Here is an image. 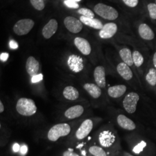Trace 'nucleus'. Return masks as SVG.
Returning <instances> with one entry per match:
<instances>
[{
	"label": "nucleus",
	"mask_w": 156,
	"mask_h": 156,
	"mask_svg": "<svg viewBox=\"0 0 156 156\" xmlns=\"http://www.w3.org/2000/svg\"><path fill=\"white\" fill-rule=\"evenodd\" d=\"M16 109L20 115L24 116H32L37 110L35 102L27 98H21L17 101Z\"/></svg>",
	"instance_id": "nucleus-1"
},
{
	"label": "nucleus",
	"mask_w": 156,
	"mask_h": 156,
	"mask_svg": "<svg viewBox=\"0 0 156 156\" xmlns=\"http://www.w3.org/2000/svg\"><path fill=\"white\" fill-rule=\"evenodd\" d=\"M71 127L66 123H60L55 125L50 128L48 133V140L55 142L60 137L66 136L70 133Z\"/></svg>",
	"instance_id": "nucleus-2"
},
{
	"label": "nucleus",
	"mask_w": 156,
	"mask_h": 156,
	"mask_svg": "<svg viewBox=\"0 0 156 156\" xmlns=\"http://www.w3.org/2000/svg\"><path fill=\"white\" fill-rule=\"evenodd\" d=\"M94 10L95 13L106 20H115L119 17V13L115 8L102 3L97 4Z\"/></svg>",
	"instance_id": "nucleus-3"
},
{
	"label": "nucleus",
	"mask_w": 156,
	"mask_h": 156,
	"mask_svg": "<svg viewBox=\"0 0 156 156\" xmlns=\"http://www.w3.org/2000/svg\"><path fill=\"white\" fill-rule=\"evenodd\" d=\"M140 100V95L137 93L131 92L126 95L123 101V107L126 111L129 114L135 113Z\"/></svg>",
	"instance_id": "nucleus-4"
},
{
	"label": "nucleus",
	"mask_w": 156,
	"mask_h": 156,
	"mask_svg": "<svg viewBox=\"0 0 156 156\" xmlns=\"http://www.w3.org/2000/svg\"><path fill=\"white\" fill-rule=\"evenodd\" d=\"M35 23L30 19H24L19 20L13 27V31L18 35H24L30 32L33 28Z\"/></svg>",
	"instance_id": "nucleus-5"
},
{
	"label": "nucleus",
	"mask_w": 156,
	"mask_h": 156,
	"mask_svg": "<svg viewBox=\"0 0 156 156\" xmlns=\"http://www.w3.org/2000/svg\"><path fill=\"white\" fill-rule=\"evenodd\" d=\"M64 23L67 30L73 33H79L83 28L82 22L74 17H66L64 20Z\"/></svg>",
	"instance_id": "nucleus-6"
},
{
	"label": "nucleus",
	"mask_w": 156,
	"mask_h": 156,
	"mask_svg": "<svg viewBox=\"0 0 156 156\" xmlns=\"http://www.w3.org/2000/svg\"><path fill=\"white\" fill-rule=\"evenodd\" d=\"M98 140L102 147L108 148L114 144L116 140V136L111 131L104 130L99 135Z\"/></svg>",
	"instance_id": "nucleus-7"
},
{
	"label": "nucleus",
	"mask_w": 156,
	"mask_h": 156,
	"mask_svg": "<svg viewBox=\"0 0 156 156\" xmlns=\"http://www.w3.org/2000/svg\"><path fill=\"white\" fill-rule=\"evenodd\" d=\"M93 128V123L91 120L86 119L81 124L78 130L76 131L75 135L79 140L85 138L90 133Z\"/></svg>",
	"instance_id": "nucleus-8"
},
{
	"label": "nucleus",
	"mask_w": 156,
	"mask_h": 156,
	"mask_svg": "<svg viewBox=\"0 0 156 156\" xmlns=\"http://www.w3.org/2000/svg\"><path fill=\"white\" fill-rule=\"evenodd\" d=\"M67 64L69 69L74 73H79L83 69V59L80 56L75 55H72L68 57Z\"/></svg>",
	"instance_id": "nucleus-9"
},
{
	"label": "nucleus",
	"mask_w": 156,
	"mask_h": 156,
	"mask_svg": "<svg viewBox=\"0 0 156 156\" xmlns=\"http://www.w3.org/2000/svg\"><path fill=\"white\" fill-rule=\"evenodd\" d=\"M117 31V24L114 23H108L104 25L100 30L99 35L102 39H109L112 38Z\"/></svg>",
	"instance_id": "nucleus-10"
},
{
	"label": "nucleus",
	"mask_w": 156,
	"mask_h": 156,
	"mask_svg": "<svg viewBox=\"0 0 156 156\" xmlns=\"http://www.w3.org/2000/svg\"><path fill=\"white\" fill-rule=\"evenodd\" d=\"M138 30L140 37L145 41H152L155 38V34L153 30L146 23H140Z\"/></svg>",
	"instance_id": "nucleus-11"
},
{
	"label": "nucleus",
	"mask_w": 156,
	"mask_h": 156,
	"mask_svg": "<svg viewBox=\"0 0 156 156\" xmlns=\"http://www.w3.org/2000/svg\"><path fill=\"white\" fill-rule=\"evenodd\" d=\"M94 78L96 84L100 87L104 88L106 86L105 70L104 67L98 66L95 68Z\"/></svg>",
	"instance_id": "nucleus-12"
},
{
	"label": "nucleus",
	"mask_w": 156,
	"mask_h": 156,
	"mask_svg": "<svg viewBox=\"0 0 156 156\" xmlns=\"http://www.w3.org/2000/svg\"><path fill=\"white\" fill-rule=\"evenodd\" d=\"M117 122L121 128L128 131H133L136 128L134 121L124 115H119L117 117Z\"/></svg>",
	"instance_id": "nucleus-13"
},
{
	"label": "nucleus",
	"mask_w": 156,
	"mask_h": 156,
	"mask_svg": "<svg viewBox=\"0 0 156 156\" xmlns=\"http://www.w3.org/2000/svg\"><path fill=\"white\" fill-rule=\"evenodd\" d=\"M58 28V23L55 19H51L42 29V35L46 39H49L56 33Z\"/></svg>",
	"instance_id": "nucleus-14"
},
{
	"label": "nucleus",
	"mask_w": 156,
	"mask_h": 156,
	"mask_svg": "<svg viewBox=\"0 0 156 156\" xmlns=\"http://www.w3.org/2000/svg\"><path fill=\"white\" fill-rule=\"evenodd\" d=\"M74 44L76 47L84 55H89L91 51V48L88 42L83 38L76 37L74 40Z\"/></svg>",
	"instance_id": "nucleus-15"
},
{
	"label": "nucleus",
	"mask_w": 156,
	"mask_h": 156,
	"mask_svg": "<svg viewBox=\"0 0 156 156\" xmlns=\"http://www.w3.org/2000/svg\"><path fill=\"white\" fill-rule=\"evenodd\" d=\"M26 68L28 75L33 77L38 75L39 69V63L34 57H29L26 62Z\"/></svg>",
	"instance_id": "nucleus-16"
},
{
	"label": "nucleus",
	"mask_w": 156,
	"mask_h": 156,
	"mask_svg": "<svg viewBox=\"0 0 156 156\" xmlns=\"http://www.w3.org/2000/svg\"><path fill=\"white\" fill-rule=\"evenodd\" d=\"M117 71L122 78L126 80H130L133 78V73L129 66L124 62H120L117 66Z\"/></svg>",
	"instance_id": "nucleus-17"
},
{
	"label": "nucleus",
	"mask_w": 156,
	"mask_h": 156,
	"mask_svg": "<svg viewBox=\"0 0 156 156\" xmlns=\"http://www.w3.org/2000/svg\"><path fill=\"white\" fill-rule=\"evenodd\" d=\"M127 87L124 84H119L111 86L108 89V94L113 98H119L125 94L127 91Z\"/></svg>",
	"instance_id": "nucleus-18"
},
{
	"label": "nucleus",
	"mask_w": 156,
	"mask_h": 156,
	"mask_svg": "<svg viewBox=\"0 0 156 156\" xmlns=\"http://www.w3.org/2000/svg\"><path fill=\"white\" fill-rule=\"evenodd\" d=\"M84 112L83 107L79 105L71 106L65 112V116L69 119L80 117Z\"/></svg>",
	"instance_id": "nucleus-19"
},
{
	"label": "nucleus",
	"mask_w": 156,
	"mask_h": 156,
	"mask_svg": "<svg viewBox=\"0 0 156 156\" xmlns=\"http://www.w3.org/2000/svg\"><path fill=\"white\" fill-rule=\"evenodd\" d=\"M80 20L85 25L97 30H101L104 26L100 20L94 18L91 19L82 16L80 17Z\"/></svg>",
	"instance_id": "nucleus-20"
},
{
	"label": "nucleus",
	"mask_w": 156,
	"mask_h": 156,
	"mask_svg": "<svg viewBox=\"0 0 156 156\" xmlns=\"http://www.w3.org/2000/svg\"><path fill=\"white\" fill-rule=\"evenodd\" d=\"M84 89L94 98H98L101 95V90L100 87L94 83H86L84 84Z\"/></svg>",
	"instance_id": "nucleus-21"
},
{
	"label": "nucleus",
	"mask_w": 156,
	"mask_h": 156,
	"mask_svg": "<svg viewBox=\"0 0 156 156\" xmlns=\"http://www.w3.org/2000/svg\"><path fill=\"white\" fill-rule=\"evenodd\" d=\"M119 55L123 60V62L127 64L128 66L132 67L134 65L133 54L131 50L127 48H124L122 49L119 51Z\"/></svg>",
	"instance_id": "nucleus-22"
},
{
	"label": "nucleus",
	"mask_w": 156,
	"mask_h": 156,
	"mask_svg": "<svg viewBox=\"0 0 156 156\" xmlns=\"http://www.w3.org/2000/svg\"><path fill=\"white\" fill-rule=\"evenodd\" d=\"M62 93L64 97L69 100H75L78 99L79 97V93L78 90L71 86L65 87Z\"/></svg>",
	"instance_id": "nucleus-23"
},
{
	"label": "nucleus",
	"mask_w": 156,
	"mask_h": 156,
	"mask_svg": "<svg viewBox=\"0 0 156 156\" xmlns=\"http://www.w3.org/2000/svg\"><path fill=\"white\" fill-rule=\"evenodd\" d=\"M145 80L150 86H156V69L154 67L150 68L145 75Z\"/></svg>",
	"instance_id": "nucleus-24"
},
{
	"label": "nucleus",
	"mask_w": 156,
	"mask_h": 156,
	"mask_svg": "<svg viewBox=\"0 0 156 156\" xmlns=\"http://www.w3.org/2000/svg\"><path fill=\"white\" fill-rule=\"evenodd\" d=\"M133 58L134 65L137 68L141 67L145 61L143 55L138 50H134L133 53Z\"/></svg>",
	"instance_id": "nucleus-25"
},
{
	"label": "nucleus",
	"mask_w": 156,
	"mask_h": 156,
	"mask_svg": "<svg viewBox=\"0 0 156 156\" xmlns=\"http://www.w3.org/2000/svg\"><path fill=\"white\" fill-rule=\"evenodd\" d=\"M90 153L93 156H107L105 151L97 146H92L89 149Z\"/></svg>",
	"instance_id": "nucleus-26"
},
{
	"label": "nucleus",
	"mask_w": 156,
	"mask_h": 156,
	"mask_svg": "<svg viewBox=\"0 0 156 156\" xmlns=\"http://www.w3.org/2000/svg\"><path fill=\"white\" fill-rule=\"evenodd\" d=\"M149 15L151 19L156 20V3L150 2L147 5Z\"/></svg>",
	"instance_id": "nucleus-27"
},
{
	"label": "nucleus",
	"mask_w": 156,
	"mask_h": 156,
	"mask_svg": "<svg viewBox=\"0 0 156 156\" xmlns=\"http://www.w3.org/2000/svg\"><path fill=\"white\" fill-rule=\"evenodd\" d=\"M30 2L34 8L38 11H42L45 8L44 0H30Z\"/></svg>",
	"instance_id": "nucleus-28"
},
{
	"label": "nucleus",
	"mask_w": 156,
	"mask_h": 156,
	"mask_svg": "<svg viewBox=\"0 0 156 156\" xmlns=\"http://www.w3.org/2000/svg\"><path fill=\"white\" fill-rule=\"evenodd\" d=\"M146 146H147L146 142L144 140H141L140 143H138L137 145L134 146L133 149V151L136 154H139L144 151Z\"/></svg>",
	"instance_id": "nucleus-29"
},
{
	"label": "nucleus",
	"mask_w": 156,
	"mask_h": 156,
	"mask_svg": "<svg viewBox=\"0 0 156 156\" xmlns=\"http://www.w3.org/2000/svg\"><path fill=\"white\" fill-rule=\"evenodd\" d=\"M78 13L82 15L83 16L93 19L94 17V13L93 12L87 8H80L78 11Z\"/></svg>",
	"instance_id": "nucleus-30"
},
{
	"label": "nucleus",
	"mask_w": 156,
	"mask_h": 156,
	"mask_svg": "<svg viewBox=\"0 0 156 156\" xmlns=\"http://www.w3.org/2000/svg\"><path fill=\"white\" fill-rule=\"evenodd\" d=\"M64 3L69 8L77 9L79 6L75 0H65Z\"/></svg>",
	"instance_id": "nucleus-31"
},
{
	"label": "nucleus",
	"mask_w": 156,
	"mask_h": 156,
	"mask_svg": "<svg viewBox=\"0 0 156 156\" xmlns=\"http://www.w3.org/2000/svg\"><path fill=\"white\" fill-rule=\"evenodd\" d=\"M126 5L129 8H135L138 5L139 0H123Z\"/></svg>",
	"instance_id": "nucleus-32"
},
{
	"label": "nucleus",
	"mask_w": 156,
	"mask_h": 156,
	"mask_svg": "<svg viewBox=\"0 0 156 156\" xmlns=\"http://www.w3.org/2000/svg\"><path fill=\"white\" fill-rule=\"evenodd\" d=\"M43 79V75L42 73H39L37 75L34 76L31 78V82L35 83H37L39 82L40 81H41Z\"/></svg>",
	"instance_id": "nucleus-33"
},
{
	"label": "nucleus",
	"mask_w": 156,
	"mask_h": 156,
	"mask_svg": "<svg viewBox=\"0 0 156 156\" xmlns=\"http://www.w3.org/2000/svg\"><path fill=\"white\" fill-rule=\"evenodd\" d=\"M9 54L8 53H2L0 55V60L2 62H5L8 59Z\"/></svg>",
	"instance_id": "nucleus-34"
},
{
	"label": "nucleus",
	"mask_w": 156,
	"mask_h": 156,
	"mask_svg": "<svg viewBox=\"0 0 156 156\" xmlns=\"http://www.w3.org/2000/svg\"><path fill=\"white\" fill-rule=\"evenodd\" d=\"M9 46L12 49H16L18 48V44L14 40H11L9 42Z\"/></svg>",
	"instance_id": "nucleus-35"
},
{
	"label": "nucleus",
	"mask_w": 156,
	"mask_h": 156,
	"mask_svg": "<svg viewBox=\"0 0 156 156\" xmlns=\"http://www.w3.org/2000/svg\"><path fill=\"white\" fill-rule=\"evenodd\" d=\"M63 156H80L78 154L71 151H67L63 153Z\"/></svg>",
	"instance_id": "nucleus-36"
},
{
	"label": "nucleus",
	"mask_w": 156,
	"mask_h": 156,
	"mask_svg": "<svg viewBox=\"0 0 156 156\" xmlns=\"http://www.w3.org/2000/svg\"><path fill=\"white\" fill-rule=\"evenodd\" d=\"M28 151V148H27V146L26 145H23L22 146L20 147V152L21 153L23 154H25L27 153Z\"/></svg>",
	"instance_id": "nucleus-37"
},
{
	"label": "nucleus",
	"mask_w": 156,
	"mask_h": 156,
	"mask_svg": "<svg viewBox=\"0 0 156 156\" xmlns=\"http://www.w3.org/2000/svg\"><path fill=\"white\" fill-rule=\"evenodd\" d=\"M20 150V146L18 144H15L13 146V151L15 152H17Z\"/></svg>",
	"instance_id": "nucleus-38"
},
{
	"label": "nucleus",
	"mask_w": 156,
	"mask_h": 156,
	"mask_svg": "<svg viewBox=\"0 0 156 156\" xmlns=\"http://www.w3.org/2000/svg\"><path fill=\"white\" fill-rule=\"evenodd\" d=\"M153 67L156 69V51L154 53L153 56Z\"/></svg>",
	"instance_id": "nucleus-39"
},
{
	"label": "nucleus",
	"mask_w": 156,
	"mask_h": 156,
	"mask_svg": "<svg viewBox=\"0 0 156 156\" xmlns=\"http://www.w3.org/2000/svg\"><path fill=\"white\" fill-rule=\"evenodd\" d=\"M4 111V105L2 102V101H0V112L2 113Z\"/></svg>",
	"instance_id": "nucleus-40"
},
{
	"label": "nucleus",
	"mask_w": 156,
	"mask_h": 156,
	"mask_svg": "<svg viewBox=\"0 0 156 156\" xmlns=\"http://www.w3.org/2000/svg\"><path fill=\"white\" fill-rule=\"evenodd\" d=\"M76 2H79V1H80L81 0H75Z\"/></svg>",
	"instance_id": "nucleus-41"
},
{
	"label": "nucleus",
	"mask_w": 156,
	"mask_h": 156,
	"mask_svg": "<svg viewBox=\"0 0 156 156\" xmlns=\"http://www.w3.org/2000/svg\"></svg>",
	"instance_id": "nucleus-42"
},
{
	"label": "nucleus",
	"mask_w": 156,
	"mask_h": 156,
	"mask_svg": "<svg viewBox=\"0 0 156 156\" xmlns=\"http://www.w3.org/2000/svg\"></svg>",
	"instance_id": "nucleus-43"
}]
</instances>
